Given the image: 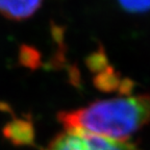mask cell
<instances>
[{"label": "cell", "instance_id": "cell-1", "mask_svg": "<svg viewBox=\"0 0 150 150\" xmlns=\"http://www.w3.org/2000/svg\"><path fill=\"white\" fill-rule=\"evenodd\" d=\"M57 117L65 129L128 141L131 134L150 123V93L96 101L61 112Z\"/></svg>", "mask_w": 150, "mask_h": 150}, {"label": "cell", "instance_id": "cell-2", "mask_svg": "<svg viewBox=\"0 0 150 150\" xmlns=\"http://www.w3.org/2000/svg\"><path fill=\"white\" fill-rule=\"evenodd\" d=\"M42 150H140L130 141H119L80 130L65 129Z\"/></svg>", "mask_w": 150, "mask_h": 150}, {"label": "cell", "instance_id": "cell-3", "mask_svg": "<svg viewBox=\"0 0 150 150\" xmlns=\"http://www.w3.org/2000/svg\"><path fill=\"white\" fill-rule=\"evenodd\" d=\"M42 4V0H0V14L12 20L31 17Z\"/></svg>", "mask_w": 150, "mask_h": 150}, {"label": "cell", "instance_id": "cell-4", "mask_svg": "<svg viewBox=\"0 0 150 150\" xmlns=\"http://www.w3.org/2000/svg\"><path fill=\"white\" fill-rule=\"evenodd\" d=\"M4 134L16 144L30 143L33 140V126L29 121L16 119L6 125Z\"/></svg>", "mask_w": 150, "mask_h": 150}, {"label": "cell", "instance_id": "cell-5", "mask_svg": "<svg viewBox=\"0 0 150 150\" xmlns=\"http://www.w3.org/2000/svg\"><path fill=\"white\" fill-rule=\"evenodd\" d=\"M123 8L131 13H144L150 11V0H118Z\"/></svg>", "mask_w": 150, "mask_h": 150}, {"label": "cell", "instance_id": "cell-6", "mask_svg": "<svg viewBox=\"0 0 150 150\" xmlns=\"http://www.w3.org/2000/svg\"><path fill=\"white\" fill-rule=\"evenodd\" d=\"M35 52L33 49H29L27 47H25V49L22 50L21 54V61L23 62L24 65L30 66V67H35L37 63L39 62V57L35 55Z\"/></svg>", "mask_w": 150, "mask_h": 150}]
</instances>
